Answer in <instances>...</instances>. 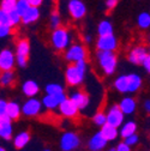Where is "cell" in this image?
I'll list each match as a JSON object with an SVG mask.
<instances>
[{
	"label": "cell",
	"instance_id": "43",
	"mask_svg": "<svg viewBox=\"0 0 150 151\" xmlns=\"http://www.w3.org/2000/svg\"><path fill=\"white\" fill-rule=\"evenodd\" d=\"M144 109H145L146 113H149V114H150V100H146V101H145V103H144Z\"/></svg>",
	"mask_w": 150,
	"mask_h": 151
},
{
	"label": "cell",
	"instance_id": "4",
	"mask_svg": "<svg viewBox=\"0 0 150 151\" xmlns=\"http://www.w3.org/2000/svg\"><path fill=\"white\" fill-rule=\"evenodd\" d=\"M65 59L71 64L78 63L81 60H85L87 59V49H85V47L82 46V45H78V43L70 46L65 52Z\"/></svg>",
	"mask_w": 150,
	"mask_h": 151
},
{
	"label": "cell",
	"instance_id": "44",
	"mask_svg": "<svg viewBox=\"0 0 150 151\" xmlns=\"http://www.w3.org/2000/svg\"><path fill=\"white\" fill-rule=\"evenodd\" d=\"M85 41H87L88 43L91 42V36H90V35H87V36H85Z\"/></svg>",
	"mask_w": 150,
	"mask_h": 151
},
{
	"label": "cell",
	"instance_id": "28",
	"mask_svg": "<svg viewBox=\"0 0 150 151\" xmlns=\"http://www.w3.org/2000/svg\"><path fill=\"white\" fill-rule=\"evenodd\" d=\"M14 82V73L12 72V70L10 71H3L1 76H0V83L3 86H10L12 85Z\"/></svg>",
	"mask_w": 150,
	"mask_h": 151
},
{
	"label": "cell",
	"instance_id": "8",
	"mask_svg": "<svg viewBox=\"0 0 150 151\" xmlns=\"http://www.w3.org/2000/svg\"><path fill=\"white\" fill-rule=\"evenodd\" d=\"M124 119H125V114L119 107V104L112 106L107 111V122L115 127H121Z\"/></svg>",
	"mask_w": 150,
	"mask_h": 151
},
{
	"label": "cell",
	"instance_id": "18",
	"mask_svg": "<svg viewBox=\"0 0 150 151\" xmlns=\"http://www.w3.org/2000/svg\"><path fill=\"white\" fill-rule=\"evenodd\" d=\"M119 107L121 108V110L124 111L125 115H131L132 113H135L136 107H137V103H136V100L133 97L126 96V97H124L119 102Z\"/></svg>",
	"mask_w": 150,
	"mask_h": 151
},
{
	"label": "cell",
	"instance_id": "2",
	"mask_svg": "<svg viewBox=\"0 0 150 151\" xmlns=\"http://www.w3.org/2000/svg\"><path fill=\"white\" fill-rule=\"evenodd\" d=\"M97 61H99V65L105 74L110 76L115 72V68L118 65V59H117V55L113 50H99Z\"/></svg>",
	"mask_w": 150,
	"mask_h": 151
},
{
	"label": "cell",
	"instance_id": "41",
	"mask_svg": "<svg viewBox=\"0 0 150 151\" xmlns=\"http://www.w3.org/2000/svg\"><path fill=\"white\" fill-rule=\"evenodd\" d=\"M6 107H7V102L5 100L0 101V115H3L6 113Z\"/></svg>",
	"mask_w": 150,
	"mask_h": 151
},
{
	"label": "cell",
	"instance_id": "13",
	"mask_svg": "<svg viewBox=\"0 0 150 151\" xmlns=\"http://www.w3.org/2000/svg\"><path fill=\"white\" fill-rule=\"evenodd\" d=\"M148 54H149V49H146L145 47L143 46L135 47L128 53V61L133 65H143Z\"/></svg>",
	"mask_w": 150,
	"mask_h": 151
},
{
	"label": "cell",
	"instance_id": "40",
	"mask_svg": "<svg viewBox=\"0 0 150 151\" xmlns=\"http://www.w3.org/2000/svg\"><path fill=\"white\" fill-rule=\"evenodd\" d=\"M143 67L145 68V71H146L148 73H150V52H149V54H148V56H146V59H145L144 63H143Z\"/></svg>",
	"mask_w": 150,
	"mask_h": 151
},
{
	"label": "cell",
	"instance_id": "42",
	"mask_svg": "<svg viewBox=\"0 0 150 151\" xmlns=\"http://www.w3.org/2000/svg\"><path fill=\"white\" fill-rule=\"evenodd\" d=\"M28 1L30 3L31 6H36V7H39L42 3H43V0H28Z\"/></svg>",
	"mask_w": 150,
	"mask_h": 151
},
{
	"label": "cell",
	"instance_id": "38",
	"mask_svg": "<svg viewBox=\"0 0 150 151\" xmlns=\"http://www.w3.org/2000/svg\"><path fill=\"white\" fill-rule=\"evenodd\" d=\"M115 151H131V146L128 144H126L125 142L118 144V146L115 147Z\"/></svg>",
	"mask_w": 150,
	"mask_h": 151
},
{
	"label": "cell",
	"instance_id": "14",
	"mask_svg": "<svg viewBox=\"0 0 150 151\" xmlns=\"http://www.w3.org/2000/svg\"><path fill=\"white\" fill-rule=\"evenodd\" d=\"M12 119L7 114L0 115V137L5 140H10L13 134Z\"/></svg>",
	"mask_w": 150,
	"mask_h": 151
},
{
	"label": "cell",
	"instance_id": "16",
	"mask_svg": "<svg viewBox=\"0 0 150 151\" xmlns=\"http://www.w3.org/2000/svg\"><path fill=\"white\" fill-rule=\"evenodd\" d=\"M70 99L73 101V103L78 107L79 110H84L88 108L89 103H90V99L89 96L84 91H81V90H76V91H72L71 95H70Z\"/></svg>",
	"mask_w": 150,
	"mask_h": 151
},
{
	"label": "cell",
	"instance_id": "5",
	"mask_svg": "<svg viewBox=\"0 0 150 151\" xmlns=\"http://www.w3.org/2000/svg\"><path fill=\"white\" fill-rule=\"evenodd\" d=\"M81 145V139L74 132H65L60 138V149L63 151H73Z\"/></svg>",
	"mask_w": 150,
	"mask_h": 151
},
{
	"label": "cell",
	"instance_id": "34",
	"mask_svg": "<svg viewBox=\"0 0 150 151\" xmlns=\"http://www.w3.org/2000/svg\"><path fill=\"white\" fill-rule=\"evenodd\" d=\"M92 120H94V122H95V125L102 127L105 124H107V114L103 113V111H99V113H96V114L94 115Z\"/></svg>",
	"mask_w": 150,
	"mask_h": 151
},
{
	"label": "cell",
	"instance_id": "37",
	"mask_svg": "<svg viewBox=\"0 0 150 151\" xmlns=\"http://www.w3.org/2000/svg\"><path fill=\"white\" fill-rule=\"evenodd\" d=\"M138 140H139L138 134H137V133H133V134H131V136L126 137L124 142H125L126 144H128L130 146H133V145H136V144L138 143Z\"/></svg>",
	"mask_w": 150,
	"mask_h": 151
},
{
	"label": "cell",
	"instance_id": "32",
	"mask_svg": "<svg viewBox=\"0 0 150 151\" xmlns=\"http://www.w3.org/2000/svg\"><path fill=\"white\" fill-rule=\"evenodd\" d=\"M9 17H10V23H11L12 28L18 25L22 22V16H21V13L18 12L17 10H13V11L9 12Z\"/></svg>",
	"mask_w": 150,
	"mask_h": 151
},
{
	"label": "cell",
	"instance_id": "9",
	"mask_svg": "<svg viewBox=\"0 0 150 151\" xmlns=\"http://www.w3.org/2000/svg\"><path fill=\"white\" fill-rule=\"evenodd\" d=\"M67 10L73 19H82L87 14V6L82 0H70L67 4Z\"/></svg>",
	"mask_w": 150,
	"mask_h": 151
},
{
	"label": "cell",
	"instance_id": "6",
	"mask_svg": "<svg viewBox=\"0 0 150 151\" xmlns=\"http://www.w3.org/2000/svg\"><path fill=\"white\" fill-rule=\"evenodd\" d=\"M30 53V43L28 40H21L17 43L16 48V58L17 65L21 67H25L28 64V56Z\"/></svg>",
	"mask_w": 150,
	"mask_h": 151
},
{
	"label": "cell",
	"instance_id": "11",
	"mask_svg": "<svg viewBox=\"0 0 150 151\" xmlns=\"http://www.w3.org/2000/svg\"><path fill=\"white\" fill-rule=\"evenodd\" d=\"M59 111L60 114L65 118H69V119H72V118H76L78 115V107L73 103V101L70 99V97H66L59 106Z\"/></svg>",
	"mask_w": 150,
	"mask_h": 151
},
{
	"label": "cell",
	"instance_id": "31",
	"mask_svg": "<svg viewBox=\"0 0 150 151\" xmlns=\"http://www.w3.org/2000/svg\"><path fill=\"white\" fill-rule=\"evenodd\" d=\"M1 10L5 12H11L13 10H16L17 6V0H1Z\"/></svg>",
	"mask_w": 150,
	"mask_h": 151
},
{
	"label": "cell",
	"instance_id": "33",
	"mask_svg": "<svg viewBox=\"0 0 150 151\" xmlns=\"http://www.w3.org/2000/svg\"><path fill=\"white\" fill-rule=\"evenodd\" d=\"M30 3L28 0H17V6H16V10L21 13V16H23L30 7Z\"/></svg>",
	"mask_w": 150,
	"mask_h": 151
},
{
	"label": "cell",
	"instance_id": "3",
	"mask_svg": "<svg viewBox=\"0 0 150 151\" xmlns=\"http://www.w3.org/2000/svg\"><path fill=\"white\" fill-rule=\"evenodd\" d=\"M50 42H52V46L54 47V49H57V50L67 49L70 47V42H71V35H70L69 30L65 28H60V27L54 29V31L52 32V36H50Z\"/></svg>",
	"mask_w": 150,
	"mask_h": 151
},
{
	"label": "cell",
	"instance_id": "35",
	"mask_svg": "<svg viewBox=\"0 0 150 151\" xmlns=\"http://www.w3.org/2000/svg\"><path fill=\"white\" fill-rule=\"evenodd\" d=\"M49 23H50V27L53 29H57L60 27V23H61V19H60V14L58 12H53L50 14V19H49Z\"/></svg>",
	"mask_w": 150,
	"mask_h": 151
},
{
	"label": "cell",
	"instance_id": "30",
	"mask_svg": "<svg viewBox=\"0 0 150 151\" xmlns=\"http://www.w3.org/2000/svg\"><path fill=\"white\" fill-rule=\"evenodd\" d=\"M46 93H52V95L64 93V88H63V85H60L58 83H49L46 86Z\"/></svg>",
	"mask_w": 150,
	"mask_h": 151
},
{
	"label": "cell",
	"instance_id": "23",
	"mask_svg": "<svg viewBox=\"0 0 150 151\" xmlns=\"http://www.w3.org/2000/svg\"><path fill=\"white\" fill-rule=\"evenodd\" d=\"M5 114H7L12 120H16L21 116V114H23L22 113V107L18 104L17 102L14 101H11V102H7V107H6V113Z\"/></svg>",
	"mask_w": 150,
	"mask_h": 151
},
{
	"label": "cell",
	"instance_id": "27",
	"mask_svg": "<svg viewBox=\"0 0 150 151\" xmlns=\"http://www.w3.org/2000/svg\"><path fill=\"white\" fill-rule=\"evenodd\" d=\"M97 34L99 36H106L113 34V25L109 21H102L97 25Z\"/></svg>",
	"mask_w": 150,
	"mask_h": 151
},
{
	"label": "cell",
	"instance_id": "1",
	"mask_svg": "<svg viewBox=\"0 0 150 151\" xmlns=\"http://www.w3.org/2000/svg\"><path fill=\"white\" fill-rule=\"evenodd\" d=\"M87 73V61L81 60L71 64L65 70V79L70 86H78L83 83Z\"/></svg>",
	"mask_w": 150,
	"mask_h": 151
},
{
	"label": "cell",
	"instance_id": "7",
	"mask_svg": "<svg viewBox=\"0 0 150 151\" xmlns=\"http://www.w3.org/2000/svg\"><path fill=\"white\" fill-rule=\"evenodd\" d=\"M42 107H43L42 101L37 100L35 97H29V100L22 106V113L25 116L32 118V116H36L40 114L42 110Z\"/></svg>",
	"mask_w": 150,
	"mask_h": 151
},
{
	"label": "cell",
	"instance_id": "25",
	"mask_svg": "<svg viewBox=\"0 0 150 151\" xmlns=\"http://www.w3.org/2000/svg\"><path fill=\"white\" fill-rule=\"evenodd\" d=\"M142 86V78L136 73L128 74V92H137Z\"/></svg>",
	"mask_w": 150,
	"mask_h": 151
},
{
	"label": "cell",
	"instance_id": "17",
	"mask_svg": "<svg viewBox=\"0 0 150 151\" xmlns=\"http://www.w3.org/2000/svg\"><path fill=\"white\" fill-rule=\"evenodd\" d=\"M108 144V140L103 137V134L101 133V131L97 132V133L94 134L89 142H88V147L90 151H101L103 150Z\"/></svg>",
	"mask_w": 150,
	"mask_h": 151
},
{
	"label": "cell",
	"instance_id": "15",
	"mask_svg": "<svg viewBox=\"0 0 150 151\" xmlns=\"http://www.w3.org/2000/svg\"><path fill=\"white\" fill-rule=\"evenodd\" d=\"M66 99L65 93H59V95H52V93H46V96H43L42 99V103L43 107L53 110V109H57L59 108L60 103Z\"/></svg>",
	"mask_w": 150,
	"mask_h": 151
},
{
	"label": "cell",
	"instance_id": "12",
	"mask_svg": "<svg viewBox=\"0 0 150 151\" xmlns=\"http://www.w3.org/2000/svg\"><path fill=\"white\" fill-rule=\"evenodd\" d=\"M96 47L99 50H115L118 47V41L115 36L112 35H106V36H99L96 41Z\"/></svg>",
	"mask_w": 150,
	"mask_h": 151
},
{
	"label": "cell",
	"instance_id": "46",
	"mask_svg": "<svg viewBox=\"0 0 150 151\" xmlns=\"http://www.w3.org/2000/svg\"><path fill=\"white\" fill-rule=\"evenodd\" d=\"M43 151H50V150H48V149H47V150H43Z\"/></svg>",
	"mask_w": 150,
	"mask_h": 151
},
{
	"label": "cell",
	"instance_id": "45",
	"mask_svg": "<svg viewBox=\"0 0 150 151\" xmlns=\"http://www.w3.org/2000/svg\"><path fill=\"white\" fill-rule=\"evenodd\" d=\"M0 151H6V150H5L4 147H1V149H0Z\"/></svg>",
	"mask_w": 150,
	"mask_h": 151
},
{
	"label": "cell",
	"instance_id": "26",
	"mask_svg": "<svg viewBox=\"0 0 150 151\" xmlns=\"http://www.w3.org/2000/svg\"><path fill=\"white\" fill-rule=\"evenodd\" d=\"M114 89L120 93L128 92V74L127 76H119L114 81Z\"/></svg>",
	"mask_w": 150,
	"mask_h": 151
},
{
	"label": "cell",
	"instance_id": "22",
	"mask_svg": "<svg viewBox=\"0 0 150 151\" xmlns=\"http://www.w3.org/2000/svg\"><path fill=\"white\" fill-rule=\"evenodd\" d=\"M39 90H40L39 89V84H37L35 81H31V79L24 82V84L22 85V91H23V93L27 97L36 96L37 93H39Z\"/></svg>",
	"mask_w": 150,
	"mask_h": 151
},
{
	"label": "cell",
	"instance_id": "19",
	"mask_svg": "<svg viewBox=\"0 0 150 151\" xmlns=\"http://www.w3.org/2000/svg\"><path fill=\"white\" fill-rule=\"evenodd\" d=\"M101 133L103 134V137L108 140V142H112V140H115L119 136V131H118V127L110 125V124H105L102 127H101Z\"/></svg>",
	"mask_w": 150,
	"mask_h": 151
},
{
	"label": "cell",
	"instance_id": "36",
	"mask_svg": "<svg viewBox=\"0 0 150 151\" xmlns=\"http://www.w3.org/2000/svg\"><path fill=\"white\" fill-rule=\"evenodd\" d=\"M11 29H12L11 25L0 24V37H1V39H4V37L9 36V35L11 34Z\"/></svg>",
	"mask_w": 150,
	"mask_h": 151
},
{
	"label": "cell",
	"instance_id": "24",
	"mask_svg": "<svg viewBox=\"0 0 150 151\" xmlns=\"http://www.w3.org/2000/svg\"><path fill=\"white\" fill-rule=\"evenodd\" d=\"M137 132V124L132 120H130V121H126L124 125H121V128L119 131V136L121 138H126L131 134H133Z\"/></svg>",
	"mask_w": 150,
	"mask_h": 151
},
{
	"label": "cell",
	"instance_id": "39",
	"mask_svg": "<svg viewBox=\"0 0 150 151\" xmlns=\"http://www.w3.org/2000/svg\"><path fill=\"white\" fill-rule=\"evenodd\" d=\"M119 3V0H106V6L108 10H113Z\"/></svg>",
	"mask_w": 150,
	"mask_h": 151
},
{
	"label": "cell",
	"instance_id": "21",
	"mask_svg": "<svg viewBox=\"0 0 150 151\" xmlns=\"http://www.w3.org/2000/svg\"><path fill=\"white\" fill-rule=\"evenodd\" d=\"M40 17V11L39 7L36 6H30L29 10L22 16V23L23 24H31L34 22H36Z\"/></svg>",
	"mask_w": 150,
	"mask_h": 151
},
{
	"label": "cell",
	"instance_id": "10",
	"mask_svg": "<svg viewBox=\"0 0 150 151\" xmlns=\"http://www.w3.org/2000/svg\"><path fill=\"white\" fill-rule=\"evenodd\" d=\"M17 58L11 49H3L0 52V68L1 71H10L14 67Z\"/></svg>",
	"mask_w": 150,
	"mask_h": 151
},
{
	"label": "cell",
	"instance_id": "29",
	"mask_svg": "<svg viewBox=\"0 0 150 151\" xmlns=\"http://www.w3.org/2000/svg\"><path fill=\"white\" fill-rule=\"evenodd\" d=\"M137 24L141 29H148L150 28V13L149 12H142L139 13L137 18Z\"/></svg>",
	"mask_w": 150,
	"mask_h": 151
},
{
	"label": "cell",
	"instance_id": "20",
	"mask_svg": "<svg viewBox=\"0 0 150 151\" xmlns=\"http://www.w3.org/2000/svg\"><path fill=\"white\" fill-rule=\"evenodd\" d=\"M29 142H30V134H29V132H25V131L19 132V133L13 137V145L18 150L24 149Z\"/></svg>",
	"mask_w": 150,
	"mask_h": 151
}]
</instances>
